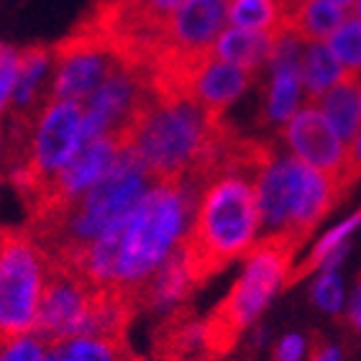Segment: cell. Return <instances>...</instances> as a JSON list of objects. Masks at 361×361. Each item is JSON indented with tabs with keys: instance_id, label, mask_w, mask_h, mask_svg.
<instances>
[{
	"instance_id": "d6a6232c",
	"label": "cell",
	"mask_w": 361,
	"mask_h": 361,
	"mask_svg": "<svg viewBox=\"0 0 361 361\" xmlns=\"http://www.w3.org/2000/svg\"><path fill=\"white\" fill-rule=\"evenodd\" d=\"M354 18L361 23V0H356V3H354Z\"/></svg>"
},
{
	"instance_id": "ffe728a7",
	"label": "cell",
	"mask_w": 361,
	"mask_h": 361,
	"mask_svg": "<svg viewBox=\"0 0 361 361\" xmlns=\"http://www.w3.org/2000/svg\"><path fill=\"white\" fill-rule=\"evenodd\" d=\"M361 226V208L356 210L354 216L348 218V221H343L338 226V228H334L328 236H323L318 243H315V249L310 251V257L302 262L300 267H295V269L290 271V277H287V282H285V287H292V285H298L300 279L302 277H307V274H313L318 267H323L326 264V259L334 254V251H338L341 246H346L348 243V236L354 233L356 228Z\"/></svg>"
},
{
	"instance_id": "6da1fadb",
	"label": "cell",
	"mask_w": 361,
	"mask_h": 361,
	"mask_svg": "<svg viewBox=\"0 0 361 361\" xmlns=\"http://www.w3.org/2000/svg\"><path fill=\"white\" fill-rule=\"evenodd\" d=\"M195 205L182 182H154L136 208L85 254V277L97 285L139 287L172 254Z\"/></svg>"
},
{
	"instance_id": "603a6c76",
	"label": "cell",
	"mask_w": 361,
	"mask_h": 361,
	"mask_svg": "<svg viewBox=\"0 0 361 361\" xmlns=\"http://www.w3.org/2000/svg\"><path fill=\"white\" fill-rule=\"evenodd\" d=\"M313 300H315V305L328 310V313H338L341 302H343V290H341L338 271L336 269L323 271V277H320L313 287Z\"/></svg>"
},
{
	"instance_id": "2e32d148",
	"label": "cell",
	"mask_w": 361,
	"mask_h": 361,
	"mask_svg": "<svg viewBox=\"0 0 361 361\" xmlns=\"http://www.w3.org/2000/svg\"><path fill=\"white\" fill-rule=\"evenodd\" d=\"M346 8L328 3V0H305L300 11L287 23L285 34L295 36L302 44H318L331 36L341 23L346 21Z\"/></svg>"
},
{
	"instance_id": "484cf974",
	"label": "cell",
	"mask_w": 361,
	"mask_h": 361,
	"mask_svg": "<svg viewBox=\"0 0 361 361\" xmlns=\"http://www.w3.org/2000/svg\"><path fill=\"white\" fill-rule=\"evenodd\" d=\"M0 361H44V343L31 336L11 341L0 346Z\"/></svg>"
},
{
	"instance_id": "4316f807",
	"label": "cell",
	"mask_w": 361,
	"mask_h": 361,
	"mask_svg": "<svg viewBox=\"0 0 361 361\" xmlns=\"http://www.w3.org/2000/svg\"><path fill=\"white\" fill-rule=\"evenodd\" d=\"M307 351V341L298 334H290L285 338H279V343L274 346L271 361H302Z\"/></svg>"
},
{
	"instance_id": "7c38bea8",
	"label": "cell",
	"mask_w": 361,
	"mask_h": 361,
	"mask_svg": "<svg viewBox=\"0 0 361 361\" xmlns=\"http://www.w3.org/2000/svg\"><path fill=\"white\" fill-rule=\"evenodd\" d=\"M192 290H197V287L192 285V279L188 274L182 243H177L172 254L159 264V269L152 271L136 287V295H139L141 310H174L177 305L188 302Z\"/></svg>"
},
{
	"instance_id": "836d02e7",
	"label": "cell",
	"mask_w": 361,
	"mask_h": 361,
	"mask_svg": "<svg viewBox=\"0 0 361 361\" xmlns=\"http://www.w3.org/2000/svg\"><path fill=\"white\" fill-rule=\"evenodd\" d=\"M328 3H336V6H343V8H348L354 0H328Z\"/></svg>"
},
{
	"instance_id": "f546056e",
	"label": "cell",
	"mask_w": 361,
	"mask_h": 361,
	"mask_svg": "<svg viewBox=\"0 0 361 361\" xmlns=\"http://www.w3.org/2000/svg\"><path fill=\"white\" fill-rule=\"evenodd\" d=\"M348 157H351V161L361 169V131H359V136H356L354 144L348 146Z\"/></svg>"
},
{
	"instance_id": "4fadbf2b",
	"label": "cell",
	"mask_w": 361,
	"mask_h": 361,
	"mask_svg": "<svg viewBox=\"0 0 361 361\" xmlns=\"http://www.w3.org/2000/svg\"><path fill=\"white\" fill-rule=\"evenodd\" d=\"M315 105L334 126L336 136L351 146L361 131V72L346 70L334 87H328L318 97Z\"/></svg>"
},
{
	"instance_id": "ac0fdd59",
	"label": "cell",
	"mask_w": 361,
	"mask_h": 361,
	"mask_svg": "<svg viewBox=\"0 0 361 361\" xmlns=\"http://www.w3.org/2000/svg\"><path fill=\"white\" fill-rule=\"evenodd\" d=\"M51 62V49L47 47H26L18 51V77H16L13 100L16 111H23L28 105H36V90L42 85V77Z\"/></svg>"
},
{
	"instance_id": "7a4b0ae2",
	"label": "cell",
	"mask_w": 361,
	"mask_h": 361,
	"mask_svg": "<svg viewBox=\"0 0 361 361\" xmlns=\"http://www.w3.org/2000/svg\"><path fill=\"white\" fill-rule=\"evenodd\" d=\"M262 226L257 182L241 174H226L200 190L192 213V226L185 231L182 251L195 287L238 257H246Z\"/></svg>"
},
{
	"instance_id": "44dd1931",
	"label": "cell",
	"mask_w": 361,
	"mask_h": 361,
	"mask_svg": "<svg viewBox=\"0 0 361 361\" xmlns=\"http://www.w3.org/2000/svg\"><path fill=\"white\" fill-rule=\"evenodd\" d=\"M228 21L233 28L269 31V34L277 36V23H279L277 0H231Z\"/></svg>"
},
{
	"instance_id": "f1b7e54d",
	"label": "cell",
	"mask_w": 361,
	"mask_h": 361,
	"mask_svg": "<svg viewBox=\"0 0 361 361\" xmlns=\"http://www.w3.org/2000/svg\"><path fill=\"white\" fill-rule=\"evenodd\" d=\"M348 326L354 328L356 334L361 336V274H359V282H356L351 305H348Z\"/></svg>"
},
{
	"instance_id": "3957f363",
	"label": "cell",
	"mask_w": 361,
	"mask_h": 361,
	"mask_svg": "<svg viewBox=\"0 0 361 361\" xmlns=\"http://www.w3.org/2000/svg\"><path fill=\"white\" fill-rule=\"evenodd\" d=\"M300 243L290 236H259L249 249V264L233 282L231 292L202 318L205 341L216 359H223L238 346V338L259 318L274 292L290 277L292 259Z\"/></svg>"
},
{
	"instance_id": "7402d4cb",
	"label": "cell",
	"mask_w": 361,
	"mask_h": 361,
	"mask_svg": "<svg viewBox=\"0 0 361 361\" xmlns=\"http://www.w3.org/2000/svg\"><path fill=\"white\" fill-rule=\"evenodd\" d=\"M328 49L343 70L361 72V23L356 18H346L328 36Z\"/></svg>"
},
{
	"instance_id": "e0dca14e",
	"label": "cell",
	"mask_w": 361,
	"mask_h": 361,
	"mask_svg": "<svg viewBox=\"0 0 361 361\" xmlns=\"http://www.w3.org/2000/svg\"><path fill=\"white\" fill-rule=\"evenodd\" d=\"M343 72L346 70L341 67V62L331 54V49L326 44H307L302 51V90H305L307 105L318 103V97L328 87H334Z\"/></svg>"
},
{
	"instance_id": "d6986e66",
	"label": "cell",
	"mask_w": 361,
	"mask_h": 361,
	"mask_svg": "<svg viewBox=\"0 0 361 361\" xmlns=\"http://www.w3.org/2000/svg\"><path fill=\"white\" fill-rule=\"evenodd\" d=\"M51 348L59 361H131L136 354L126 341H105V338H67Z\"/></svg>"
},
{
	"instance_id": "8992f818",
	"label": "cell",
	"mask_w": 361,
	"mask_h": 361,
	"mask_svg": "<svg viewBox=\"0 0 361 361\" xmlns=\"http://www.w3.org/2000/svg\"><path fill=\"white\" fill-rule=\"evenodd\" d=\"M47 259L23 228H11L0 251V346L34 334Z\"/></svg>"
},
{
	"instance_id": "d4e9b609",
	"label": "cell",
	"mask_w": 361,
	"mask_h": 361,
	"mask_svg": "<svg viewBox=\"0 0 361 361\" xmlns=\"http://www.w3.org/2000/svg\"><path fill=\"white\" fill-rule=\"evenodd\" d=\"M16 77H18V51L8 44H0V111L13 97Z\"/></svg>"
},
{
	"instance_id": "8fae6325",
	"label": "cell",
	"mask_w": 361,
	"mask_h": 361,
	"mask_svg": "<svg viewBox=\"0 0 361 361\" xmlns=\"http://www.w3.org/2000/svg\"><path fill=\"white\" fill-rule=\"evenodd\" d=\"M228 21V0H185L167 23V47L200 51L213 49Z\"/></svg>"
},
{
	"instance_id": "ba28073f",
	"label": "cell",
	"mask_w": 361,
	"mask_h": 361,
	"mask_svg": "<svg viewBox=\"0 0 361 361\" xmlns=\"http://www.w3.org/2000/svg\"><path fill=\"white\" fill-rule=\"evenodd\" d=\"M54 82L49 95L54 100H77L85 103L100 85L118 70L121 59L97 42L95 36L72 28L51 49Z\"/></svg>"
},
{
	"instance_id": "5bb4252c",
	"label": "cell",
	"mask_w": 361,
	"mask_h": 361,
	"mask_svg": "<svg viewBox=\"0 0 361 361\" xmlns=\"http://www.w3.org/2000/svg\"><path fill=\"white\" fill-rule=\"evenodd\" d=\"M254 77H257L254 72L243 70L238 64H231L218 54H213L208 59V64L200 70L197 80H195L192 92L202 105L223 113V108H228L249 87Z\"/></svg>"
},
{
	"instance_id": "30bf717a",
	"label": "cell",
	"mask_w": 361,
	"mask_h": 361,
	"mask_svg": "<svg viewBox=\"0 0 361 361\" xmlns=\"http://www.w3.org/2000/svg\"><path fill=\"white\" fill-rule=\"evenodd\" d=\"M154 361H216L192 305L182 302L161 318L154 331Z\"/></svg>"
},
{
	"instance_id": "83f0119b",
	"label": "cell",
	"mask_w": 361,
	"mask_h": 361,
	"mask_svg": "<svg viewBox=\"0 0 361 361\" xmlns=\"http://www.w3.org/2000/svg\"><path fill=\"white\" fill-rule=\"evenodd\" d=\"M307 361H341V348L328 346L318 334H313V343L307 346Z\"/></svg>"
},
{
	"instance_id": "9a60e30c",
	"label": "cell",
	"mask_w": 361,
	"mask_h": 361,
	"mask_svg": "<svg viewBox=\"0 0 361 361\" xmlns=\"http://www.w3.org/2000/svg\"><path fill=\"white\" fill-rule=\"evenodd\" d=\"M277 47V36L269 31H251V28H228L218 36L216 54L231 64L257 75L262 64H269Z\"/></svg>"
},
{
	"instance_id": "9c48e42d",
	"label": "cell",
	"mask_w": 361,
	"mask_h": 361,
	"mask_svg": "<svg viewBox=\"0 0 361 361\" xmlns=\"http://www.w3.org/2000/svg\"><path fill=\"white\" fill-rule=\"evenodd\" d=\"M282 139L298 159L331 174L343 197L361 180L359 167L348 157V146L336 136L334 126L328 123V118L315 105H307L287 121L282 128Z\"/></svg>"
},
{
	"instance_id": "cb8c5ba5",
	"label": "cell",
	"mask_w": 361,
	"mask_h": 361,
	"mask_svg": "<svg viewBox=\"0 0 361 361\" xmlns=\"http://www.w3.org/2000/svg\"><path fill=\"white\" fill-rule=\"evenodd\" d=\"M123 3L128 8H133L139 16H144L146 21L167 28L169 18H172L174 11H177L185 0H123Z\"/></svg>"
},
{
	"instance_id": "52a82bcc",
	"label": "cell",
	"mask_w": 361,
	"mask_h": 361,
	"mask_svg": "<svg viewBox=\"0 0 361 361\" xmlns=\"http://www.w3.org/2000/svg\"><path fill=\"white\" fill-rule=\"evenodd\" d=\"M97 287L100 285L85 277L82 271L62 269L47 262L42 302L34 323L36 341L54 346L67 338H82Z\"/></svg>"
},
{
	"instance_id": "4dcf8cb0",
	"label": "cell",
	"mask_w": 361,
	"mask_h": 361,
	"mask_svg": "<svg viewBox=\"0 0 361 361\" xmlns=\"http://www.w3.org/2000/svg\"><path fill=\"white\" fill-rule=\"evenodd\" d=\"M44 361H59V356H56L51 348H44Z\"/></svg>"
},
{
	"instance_id": "5b68a950",
	"label": "cell",
	"mask_w": 361,
	"mask_h": 361,
	"mask_svg": "<svg viewBox=\"0 0 361 361\" xmlns=\"http://www.w3.org/2000/svg\"><path fill=\"white\" fill-rule=\"evenodd\" d=\"M221 118V111L202 105L197 97L157 100L131 149L152 182H182Z\"/></svg>"
},
{
	"instance_id": "1f68e13d",
	"label": "cell",
	"mask_w": 361,
	"mask_h": 361,
	"mask_svg": "<svg viewBox=\"0 0 361 361\" xmlns=\"http://www.w3.org/2000/svg\"><path fill=\"white\" fill-rule=\"evenodd\" d=\"M8 233H11V228H0V251H3V246H6Z\"/></svg>"
},
{
	"instance_id": "277c9868",
	"label": "cell",
	"mask_w": 361,
	"mask_h": 361,
	"mask_svg": "<svg viewBox=\"0 0 361 361\" xmlns=\"http://www.w3.org/2000/svg\"><path fill=\"white\" fill-rule=\"evenodd\" d=\"M257 200L262 236H290L302 246L343 192L331 174L298 157H274L257 182Z\"/></svg>"
}]
</instances>
